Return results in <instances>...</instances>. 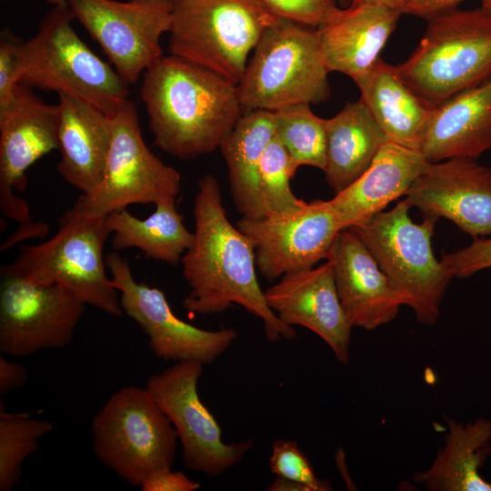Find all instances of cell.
I'll use <instances>...</instances> for the list:
<instances>
[{
    "mask_svg": "<svg viewBox=\"0 0 491 491\" xmlns=\"http://www.w3.org/2000/svg\"><path fill=\"white\" fill-rule=\"evenodd\" d=\"M197 187L194 241L181 260L189 287L184 308L192 315H211L238 305L261 318L270 342L294 339L296 330L266 303L256 276L254 245L228 220L217 179L207 174Z\"/></svg>",
    "mask_w": 491,
    "mask_h": 491,
    "instance_id": "1",
    "label": "cell"
},
{
    "mask_svg": "<svg viewBox=\"0 0 491 491\" xmlns=\"http://www.w3.org/2000/svg\"><path fill=\"white\" fill-rule=\"evenodd\" d=\"M140 95L155 144L182 160L219 148L244 114L236 84L172 54L144 72Z\"/></svg>",
    "mask_w": 491,
    "mask_h": 491,
    "instance_id": "2",
    "label": "cell"
},
{
    "mask_svg": "<svg viewBox=\"0 0 491 491\" xmlns=\"http://www.w3.org/2000/svg\"><path fill=\"white\" fill-rule=\"evenodd\" d=\"M427 21L414 52L397 68L411 90L435 108L491 79V12L455 8Z\"/></svg>",
    "mask_w": 491,
    "mask_h": 491,
    "instance_id": "3",
    "label": "cell"
},
{
    "mask_svg": "<svg viewBox=\"0 0 491 491\" xmlns=\"http://www.w3.org/2000/svg\"><path fill=\"white\" fill-rule=\"evenodd\" d=\"M110 234L107 215L91 213L75 202L59 217L54 236L21 246L5 266L33 281L57 284L85 305L121 316L119 293L105 272L104 247Z\"/></svg>",
    "mask_w": 491,
    "mask_h": 491,
    "instance_id": "4",
    "label": "cell"
},
{
    "mask_svg": "<svg viewBox=\"0 0 491 491\" xmlns=\"http://www.w3.org/2000/svg\"><path fill=\"white\" fill-rule=\"evenodd\" d=\"M68 6L55 5L21 46L20 84L76 96L111 115L128 98V84L79 37Z\"/></svg>",
    "mask_w": 491,
    "mask_h": 491,
    "instance_id": "5",
    "label": "cell"
},
{
    "mask_svg": "<svg viewBox=\"0 0 491 491\" xmlns=\"http://www.w3.org/2000/svg\"><path fill=\"white\" fill-rule=\"evenodd\" d=\"M411 206L404 199L350 229L392 282L403 305L413 310L418 322L434 326L453 277L433 254L431 238L437 218L426 215L416 224L409 216Z\"/></svg>",
    "mask_w": 491,
    "mask_h": 491,
    "instance_id": "6",
    "label": "cell"
},
{
    "mask_svg": "<svg viewBox=\"0 0 491 491\" xmlns=\"http://www.w3.org/2000/svg\"><path fill=\"white\" fill-rule=\"evenodd\" d=\"M317 27L278 18L268 27L237 84L244 113L316 104L330 95Z\"/></svg>",
    "mask_w": 491,
    "mask_h": 491,
    "instance_id": "7",
    "label": "cell"
},
{
    "mask_svg": "<svg viewBox=\"0 0 491 491\" xmlns=\"http://www.w3.org/2000/svg\"><path fill=\"white\" fill-rule=\"evenodd\" d=\"M277 20L256 0H174L168 49L237 85L262 35Z\"/></svg>",
    "mask_w": 491,
    "mask_h": 491,
    "instance_id": "8",
    "label": "cell"
},
{
    "mask_svg": "<svg viewBox=\"0 0 491 491\" xmlns=\"http://www.w3.org/2000/svg\"><path fill=\"white\" fill-rule=\"evenodd\" d=\"M93 449L105 466L132 486L170 468L177 434L145 387L115 391L92 421Z\"/></svg>",
    "mask_w": 491,
    "mask_h": 491,
    "instance_id": "9",
    "label": "cell"
},
{
    "mask_svg": "<svg viewBox=\"0 0 491 491\" xmlns=\"http://www.w3.org/2000/svg\"><path fill=\"white\" fill-rule=\"evenodd\" d=\"M58 106L47 105L29 86L0 108V208L20 226L1 245L6 250L27 238L45 237L48 225L34 222L27 201L16 192L26 188V172L37 160L58 150Z\"/></svg>",
    "mask_w": 491,
    "mask_h": 491,
    "instance_id": "10",
    "label": "cell"
},
{
    "mask_svg": "<svg viewBox=\"0 0 491 491\" xmlns=\"http://www.w3.org/2000/svg\"><path fill=\"white\" fill-rule=\"evenodd\" d=\"M110 117L112 137L102 179L92 194H82L75 202L107 215L130 205L176 198L181 175L145 145L134 103L127 99Z\"/></svg>",
    "mask_w": 491,
    "mask_h": 491,
    "instance_id": "11",
    "label": "cell"
},
{
    "mask_svg": "<svg viewBox=\"0 0 491 491\" xmlns=\"http://www.w3.org/2000/svg\"><path fill=\"white\" fill-rule=\"evenodd\" d=\"M203 366L196 361L175 362L149 376L145 387L175 427L185 466L217 476L239 464L253 441H223L220 426L197 392Z\"/></svg>",
    "mask_w": 491,
    "mask_h": 491,
    "instance_id": "12",
    "label": "cell"
},
{
    "mask_svg": "<svg viewBox=\"0 0 491 491\" xmlns=\"http://www.w3.org/2000/svg\"><path fill=\"white\" fill-rule=\"evenodd\" d=\"M85 308V303L59 285L38 283L2 266L0 351L24 357L65 347Z\"/></svg>",
    "mask_w": 491,
    "mask_h": 491,
    "instance_id": "13",
    "label": "cell"
},
{
    "mask_svg": "<svg viewBox=\"0 0 491 491\" xmlns=\"http://www.w3.org/2000/svg\"><path fill=\"white\" fill-rule=\"evenodd\" d=\"M66 1L128 85L164 55L160 39L170 31L174 0Z\"/></svg>",
    "mask_w": 491,
    "mask_h": 491,
    "instance_id": "14",
    "label": "cell"
},
{
    "mask_svg": "<svg viewBox=\"0 0 491 491\" xmlns=\"http://www.w3.org/2000/svg\"><path fill=\"white\" fill-rule=\"evenodd\" d=\"M105 263L119 293L123 312L146 335L155 357L208 365L222 356L236 338L235 329L205 330L177 317L163 291L137 282L128 261L115 251L105 256Z\"/></svg>",
    "mask_w": 491,
    "mask_h": 491,
    "instance_id": "15",
    "label": "cell"
},
{
    "mask_svg": "<svg viewBox=\"0 0 491 491\" xmlns=\"http://www.w3.org/2000/svg\"><path fill=\"white\" fill-rule=\"evenodd\" d=\"M235 225L252 241L256 268L269 281L327 259L343 229L329 200L320 199L306 202L294 213L242 216Z\"/></svg>",
    "mask_w": 491,
    "mask_h": 491,
    "instance_id": "16",
    "label": "cell"
},
{
    "mask_svg": "<svg viewBox=\"0 0 491 491\" xmlns=\"http://www.w3.org/2000/svg\"><path fill=\"white\" fill-rule=\"evenodd\" d=\"M406 195L425 215L445 217L473 237L491 235V168L476 159L428 163Z\"/></svg>",
    "mask_w": 491,
    "mask_h": 491,
    "instance_id": "17",
    "label": "cell"
},
{
    "mask_svg": "<svg viewBox=\"0 0 491 491\" xmlns=\"http://www.w3.org/2000/svg\"><path fill=\"white\" fill-rule=\"evenodd\" d=\"M264 292L268 306L283 323L311 330L340 363L349 362L353 326L341 306L329 260L317 267L286 274Z\"/></svg>",
    "mask_w": 491,
    "mask_h": 491,
    "instance_id": "18",
    "label": "cell"
},
{
    "mask_svg": "<svg viewBox=\"0 0 491 491\" xmlns=\"http://www.w3.org/2000/svg\"><path fill=\"white\" fill-rule=\"evenodd\" d=\"M336 292L353 327L374 330L396 318L403 305L396 287L350 229L336 236L328 257Z\"/></svg>",
    "mask_w": 491,
    "mask_h": 491,
    "instance_id": "19",
    "label": "cell"
},
{
    "mask_svg": "<svg viewBox=\"0 0 491 491\" xmlns=\"http://www.w3.org/2000/svg\"><path fill=\"white\" fill-rule=\"evenodd\" d=\"M491 150V79L433 108L416 151L429 163L476 159Z\"/></svg>",
    "mask_w": 491,
    "mask_h": 491,
    "instance_id": "20",
    "label": "cell"
},
{
    "mask_svg": "<svg viewBox=\"0 0 491 491\" xmlns=\"http://www.w3.org/2000/svg\"><path fill=\"white\" fill-rule=\"evenodd\" d=\"M402 13L385 5H348L317 27L321 55L328 71L353 80L367 72L395 31Z\"/></svg>",
    "mask_w": 491,
    "mask_h": 491,
    "instance_id": "21",
    "label": "cell"
},
{
    "mask_svg": "<svg viewBox=\"0 0 491 491\" xmlns=\"http://www.w3.org/2000/svg\"><path fill=\"white\" fill-rule=\"evenodd\" d=\"M57 106V172L83 195H90L104 174L112 137L110 115L67 94H58Z\"/></svg>",
    "mask_w": 491,
    "mask_h": 491,
    "instance_id": "22",
    "label": "cell"
},
{
    "mask_svg": "<svg viewBox=\"0 0 491 491\" xmlns=\"http://www.w3.org/2000/svg\"><path fill=\"white\" fill-rule=\"evenodd\" d=\"M428 163L416 150L386 142L370 166L329 200L342 228L364 224L406 195Z\"/></svg>",
    "mask_w": 491,
    "mask_h": 491,
    "instance_id": "23",
    "label": "cell"
},
{
    "mask_svg": "<svg viewBox=\"0 0 491 491\" xmlns=\"http://www.w3.org/2000/svg\"><path fill=\"white\" fill-rule=\"evenodd\" d=\"M446 422L444 446L426 470L414 473L413 481L429 491H491L480 474L491 455V420Z\"/></svg>",
    "mask_w": 491,
    "mask_h": 491,
    "instance_id": "24",
    "label": "cell"
},
{
    "mask_svg": "<svg viewBox=\"0 0 491 491\" xmlns=\"http://www.w3.org/2000/svg\"><path fill=\"white\" fill-rule=\"evenodd\" d=\"M360 99L390 142L416 150L433 108L404 81L397 66L381 57L364 75L354 79Z\"/></svg>",
    "mask_w": 491,
    "mask_h": 491,
    "instance_id": "25",
    "label": "cell"
},
{
    "mask_svg": "<svg viewBox=\"0 0 491 491\" xmlns=\"http://www.w3.org/2000/svg\"><path fill=\"white\" fill-rule=\"evenodd\" d=\"M388 141L361 99L347 102L336 115L326 119L324 173L335 193H339L356 180Z\"/></svg>",
    "mask_w": 491,
    "mask_h": 491,
    "instance_id": "26",
    "label": "cell"
},
{
    "mask_svg": "<svg viewBox=\"0 0 491 491\" xmlns=\"http://www.w3.org/2000/svg\"><path fill=\"white\" fill-rule=\"evenodd\" d=\"M275 135L273 111L245 112L219 147L234 205L244 217L265 216L257 174L263 153Z\"/></svg>",
    "mask_w": 491,
    "mask_h": 491,
    "instance_id": "27",
    "label": "cell"
},
{
    "mask_svg": "<svg viewBox=\"0 0 491 491\" xmlns=\"http://www.w3.org/2000/svg\"><path fill=\"white\" fill-rule=\"evenodd\" d=\"M155 210L140 219L125 208L107 215L111 246L115 251L140 249L146 258L175 266L194 241L177 211L175 198L157 203Z\"/></svg>",
    "mask_w": 491,
    "mask_h": 491,
    "instance_id": "28",
    "label": "cell"
},
{
    "mask_svg": "<svg viewBox=\"0 0 491 491\" xmlns=\"http://www.w3.org/2000/svg\"><path fill=\"white\" fill-rule=\"evenodd\" d=\"M274 112L276 136L299 167L325 170L326 164V119L314 114L310 104L287 105Z\"/></svg>",
    "mask_w": 491,
    "mask_h": 491,
    "instance_id": "29",
    "label": "cell"
},
{
    "mask_svg": "<svg viewBox=\"0 0 491 491\" xmlns=\"http://www.w3.org/2000/svg\"><path fill=\"white\" fill-rule=\"evenodd\" d=\"M53 430L44 419L11 414L0 406V491H10L20 480L24 460L35 452L38 441Z\"/></svg>",
    "mask_w": 491,
    "mask_h": 491,
    "instance_id": "30",
    "label": "cell"
},
{
    "mask_svg": "<svg viewBox=\"0 0 491 491\" xmlns=\"http://www.w3.org/2000/svg\"><path fill=\"white\" fill-rule=\"evenodd\" d=\"M298 166L276 136L269 142L258 167V187L265 216L294 213L306 204L297 198L290 185Z\"/></svg>",
    "mask_w": 491,
    "mask_h": 491,
    "instance_id": "31",
    "label": "cell"
},
{
    "mask_svg": "<svg viewBox=\"0 0 491 491\" xmlns=\"http://www.w3.org/2000/svg\"><path fill=\"white\" fill-rule=\"evenodd\" d=\"M269 467L276 476L304 484L311 491L332 490L326 480L316 476L308 458L294 441L278 439L273 443Z\"/></svg>",
    "mask_w": 491,
    "mask_h": 491,
    "instance_id": "32",
    "label": "cell"
},
{
    "mask_svg": "<svg viewBox=\"0 0 491 491\" xmlns=\"http://www.w3.org/2000/svg\"><path fill=\"white\" fill-rule=\"evenodd\" d=\"M278 18L318 27L341 7L338 0H256Z\"/></svg>",
    "mask_w": 491,
    "mask_h": 491,
    "instance_id": "33",
    "label": "cell"
},
{
    "mask_svg": "<svg viewBox=\"0 0 491 491\" xmlns=\"http://www.w3.org/2000/svg\"><path fill=\"white\" fill-rule=\"evenodd\" d=\"M23 41L9 28L0 36V108L15 97L20 84L21 46Z\"/></svg>",
    "mask_w": 491,
    "mask_h": 491,
    "instance_id": "34",
    "label": "cell"
},
{
    "mask_svg": "<svg viewBox=\"0 0 491 491\" xmlns=\"http://www.w3.org/2000/svg\"><path fill=\"white\" fill-rule=\"evenodd\" d=\"M442 263L452 277H468L491 267V237H474L473 242L456 252L442 255Z\"/></svg>",
    "mask_w": 491,
    "mask_h": 491,
    "instance_id": "35",
    "label": "cell"
},
{
    "mask_svg": "<svg viewBox=\"0 0 491 491\" xmlns=\"http://www.w3.org/2000/svg\"><path fill=\"white\" fill-rule=\"evenodd\" d=\"M140 487L143 491H195L200 484L170 467L154 474Z\"/></svg>",
    "mask_w": 491,
    "mask_h": 491,
    "instance_id": "36",
    "label": "cell"
},
{
    "mask_svg": "<svg viewBox=\"0 0 491 491\" xmlns=\"http://www.w3.org/2000/svg\"><path fill=\"white\" fill-rule=\"evenodd\" d=\"M464 0H399V10L403 14L426 20L457 8Z\"/></svg>",
    "mask_w": 491,
    "mask_h": 491,
    "instance_id": "37",
    "label": "cell"
},
{
    "mask_svg": "<svg viewBox=\"0 0 491 491\" xmlns=\"http://www.w3.org/2000/svg\"><path fill=\"white\" fill-rule=\"evenodd\" d=\"M27 380L25 367L15 362L0 357V395L23 386Z\"/></svg>",
    "mask_w": 491,
    "mask_h": 491,
    "instance_id": "38",
    "label": "cell"
},
{
    "mask_svg": "<svg viewBox=\"0 0 491 491\" xmlns=\"http://www.w3.org/2000/svg\"><path fill=\"white\" fill-rule=\"evenodd\" d=\"M268 491H311L308 486L299 482L276 476V480L267 486Z\"/></svg>",
    "mask_w": 491,
    "mask_h": 491,
    "instance_id": "39",
    "label": "cell"
},
{
    "mask_svg": "<svg viewBox=\"0 0 491 491\" xmlns=\"http://www.w3.org/2000/svg\"><path fill=\"white\" fill-rule=\"evenodd\" d=\"M362 4L385 5L399 10V0H349V5Z\"/></svg>",
    "mask_w": 491,
    "mask_h": 491,
    "instance_id": "40",
    "label": "cell"
},
{
    "mask_svg": "<svg viewBox=\"0 0 491 491\" xmlns=\"http://www.w3.org/2000/svg\"><path fill=\"white\" fill-rule=\"evenodd\" d=\"M45 1L48 2L49 4L54 5V6H55V5H67V1H66V0H45Z\"/></svg>",
    "mask_w": 491,
    "mask_h": 491,
    "instance_id": "41",
    "label": "cell"
},
{
    "mask_svg": "<svg viewBox=\"0 0 491 491\" xmlns=\"http://www.w3.org/2000/svg\"><path fill=\"white\" fill-rule=\"evenodd\" d=\"M482 6L491 12V0H481Z\"/></svg>",
    "mask_w": 491,
    "mask_h": 491,
    "instance_id": "42",
    "label": "cell"
},
{
    "mask_svg": "<svg viewBox=\"0 0 491 491\" xmlns=\"http://www.w3.org/2000/svg\"><path fill=\"white\" fill-rule=\"evenodd\" d=\"M343 3L349 2V0H342Z\"/></svg>",
    "mask_w": 491,
    "mask_h": 491,
    "instance_id": "43",
    "label": "cell"
}]
</instances>
